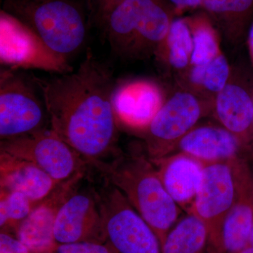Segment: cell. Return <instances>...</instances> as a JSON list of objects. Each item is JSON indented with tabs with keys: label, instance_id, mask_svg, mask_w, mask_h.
I'll use <instances>...</instances> for the list:
<instances>
[{
	"label": "cell",
	"instance_id": "obj_1",
	"mask_svg": "<svg viewBox=\"0 0 253 253\" xmlns=\"http://www.w3.org/2000/svg\"><path fill=\"white\" fill-rule=\"evenodd\" d=\"M33 77L45 104L50 129L88 165L120 152L113 106L117 84L109 67L88 52L76 71L48 79Z\"/></svg>",
	"mask_w": 253,
	"mask_h": 253
},
{
	"label": "cell",
	"instance_id": "obj_2",
	"mask_svg": "<svg viewBox=\"0 0 253 253\" xmlns=\"http://www.w3.org/2000/svg\"><path fill=\"white\" fill-rule=\"evenodd\" d=\"M89 166L123 193L162 244L177 220L181 209L166 191L146 151L141 152L137 147L126 153L120 151L109 159Z\"/></svg>",
	"mask_w": 253,
	"mask_h": 253
},
{
	"label": "cell",
	"instance_id": "obj_3",
	"mask_svg": "<svg viewBox=\"0 0 253 253\" xmlns=\"http://www.w3.org/2000/svg\"><path fill=\"white\" fill-rule=\"evenodd\" d=\"M176 14L168 0H121L105 21L106 40L121 59L155 57Z\"/></svg>",
	"mask_w": 253,
	"mask_h": 253
},
{
	"label": "cell",
	"instance_id": "obj_4",
	"mask_svg": "<svg viewBox=\"0 0 253 253\" xmlns=\"http://www.w3.org/2000/svg\"><path fill=\"white\" fill-rule=\"evenodd\" d=\"M212 101L181 86L166 99L152 121L139 131L150 159L174 153L179 141L212 112Z\"/></svg>",
	"mask_w": 253,
	"mask_h": 253
},
{
	"label": "cell",
	"instance_id": "obj_5",
	"mask_svg": "<svg viewBox=\"0 0 253 253\" xmlns=\"http://www.w3.org/2000/svg\"><path fill=\"white\" fill-rule=\"evenodd\" d=\"M6 69L0 76V138L27 135L49 125L42 95L33 76Z\"/></svg>",
	"mask_w": 253,
	"mask_h": 253
},
{
	"label": "cell",
	"instance_id": "obj_6",
	"mask_svg": "<svg viewBox=\"0 0 253 253\" xmlns=\"http://www.w3.org/2000/svg\"><path fill=\"white\" fill-rule=\"evenodd\" d=\"M99 191L106 243L116 253H162L152 228L109 181Z\"/></svg>",
	"mask_w": 253,
	"mask_h": 253
},
{
	"label": "cell",
	"instance_id": "obj_7",
	"mask_svg": "<svg viewBox=\"0 0 253 253\" xmlns=\"http://www.w3.org/2000/svg\"><path fill=\"white\" fill-rule=\"evenodd\" d=\"M28 26L55 54L66 60L84 45L86 27L79 9L66 0H44L24 9Z\"/></svg>",
	"mask_w": 253,
	"mask_h": 253
},
{
	"label": "cell",
	"instance_id": "obj_8",
	"mask_svg": "<svg viewBox=\"0 0 253 253\" xmlns=\"http://www.w3.org/2000/svg\"><path fill=\"white\" fill-rule=\"evenodd\" d=\"M0 151L34 163L57 182L85 172L88 163L50 128L0 141Z\"/></svg>",
	"mask_w": 253,
	"mask_h": 253
},
{
	"label": "cell",
	"instance_id": "obj_9",
	"mask_svg": "<svg viewBox=\"0 0 253 253\" xmlns=\"http://www.w3.org/2000/svg\"><path fill=\"white\" fill-rule=\"evenodd\" d=\"M0 61L11 69L73 71L68 60L49 49L29 26L4 13L0 20Z\"/></svg>",
	"mask_w": 253,
	"mask_h": 253
},
{
	"label": "cell",
	"instance_id": "obj_10",
	"mask_svg": "<svg viewBox=\"0 0 253 253\" xmlns=\"http://www.w3.org/2000/svg\"><path fill=\"white\" fill-rule=\"evenodd\" d=\"M236 160V159H235ZM234 160L205 165L201 187L189 214L199 218L207 227L210 243L221 250V229L236 198Z\"/></svg>",
	"mask_w": 253,
	"mask_h": 253
},
{
	"label": "cell",
	"instance_id": "obj_11",
	"mask_svg": "<svg viewBox=\"0 0 253 253\" xmlns=\"http://www.w3.org/2000/svg\"><path fill=\"white\" fill-rule=\"evenodd\" d=\"M54 236L59 245L106 243L104 219L96 191H80L78 188L65 201L56 216Z\"/></svg>",
	"mask_w": 253,
	"mask_h": 253
},
{
	"label": "cell",
	"instance_id": "obj_12",
	"mask_svg": "<svg viewBox=\"0 0 253 253\" xmlns=\"http://www.w3.org/2000/svg\"><path fill=\"white\" fill-rule=\"evenodd\" d=\"M85 172L60 183L52 194L33 208L14 234L31 253H56L59 244L54 236L56 216L63 203L78 188Z\"/></svg>",
	"mask_w": 253,
	"mask_h": 253
},
{
	"label": "cell",
	"instance_id": "obj_13",
	"mask_svg": "<svg viewBox=\"0 0 253 253\" xmlns=\"http://www.w3.org/2000/svg\"><path fill=\"white\" fill-rule=\"evenodd\" d=\"M247 154L234 160L236 198L223 224L221 252L239 253L249 246L253 226V167Z\"/></svg>",
	"mask_w": 253,
	"mask_h": 253
},
{
	"label": "cell",
	"instance_id": "obj_14",
	"mask_svg": "<svg viewBox=\"0 0 253 253\" xmlns=\"http://www.w3.org/2000/svg\"><path fill=\"white\" fill-rule=\"evenodd\" d=\"M166 99L161 86L149 80L117 84L113 106L118 124L139 132L152 121Z\"/></svg>",
	"mask_w": 253,
	"mask_h": 253
},
{
	"label": "cell",
	"instance_id": "obj_15",
	"mask_svg": "<svg viewBox=\"0 0 253 253\" xmlns=\"http://www.w3.org/2000/svg\"><path fill=\"white\" fill-rule=\"evenodd\" d=\"M252 87L238 70L232 68L229 81L213 99L212 113L221 126L251 146L253 126Z\"/></svg>",
	"mask_w": 253,
	"mask_h": 253
},
{
	"label": "cell",
	"instance_id": "obj_16",
	"mask_svg": "<svg viewBox=\"0 0 253 253\" xmlns=\"http://www.w3.org/2000/svg\"><path fill=\"white\" fill-rule=\"evenodd\" d=\"M249 149L250 146L222 126L204 125L186 134L174 153L189 155L207 165L233 161L247 154Z\"/></svg>",
	"mask_w": 253,
	"mask_h": 253
},
{
	"label": "cell",
	"instance_id": "obj_17",
	"mask_svg": "<svg viewBox=\"0 0 253 253\" xmlns=\"http://www.w3.org/2000/svg\"><path fill=\"white\" fill-rule=\"evenodd\" d=\"M151 161L169 196L179 207L189 211L202 183L204 163L179 152Z\"/></svg>",
	"mask_w": 253,
	"mask_h": 253
},
{
	"label": "cell",
	"instance_id": "obj_18",
	"mask_svg": "<svg viewBox=\"0 0 253 253\" xmlns=\"http://www.w3.org/2000/svg\"><path fill=\"white\" fill-rule=\"evenodd\" d=\"M59 184L34 163L0 151L1 191L22 193L38 205Z\"/></svg>",
	"mask_w": 253,
	"mask_h": 253
},
{
	"label": "cell",
	"instance_id": "obj_19",
	"mask_svg": "<svg viewBox=\"0 0 253 253\" xmlns=\"http://www.w3.org/2000/svg\"><path fill=\"white\" fill-rule=\"evenodd\" d=\"M228 45L237 46L253 21V0H203L201 6Z\"/></svg>",
	"mask_w": 253,
	"mask_h": 253
},
{
	"label": "cell",
	"instance_id": "obj_20",
	"mask_svg": "<svg viewBox=\"0 0 253 253\" xmlns=\"http://www.w3.org/2000/svg\"><path fill=\"white\" fill-rule=\"evenodd\" d=\"M232 68L221 53L212 61L199 66H191L181 75V86L213 101L230 78Z\"/></svg>",
	"mask_w": 253,
	"mask_h": 253
},
{
	"label": "cell",
	"instance_id": "obj_21",
	"mask_svg": "<svg viewBox=\"0 0 253 253\" xmlns=\"http://www.w3.org/2000/svg\"><path fill=\"white\" fill-rule=\"evenodd\" d=\"M193 50L192 34L186 18H174L155 57L181 76L191 66Z\"/></svg>",
	"mask_w": 253,
	"mask_h": 253
},
{
	"label": "cell",
	"instance_id": "obj_22",
	"mask_svg": "<svg viewBox=\"0 0 253 253\" xmlns=\"http://www.w3.org/2000/svg\"><path fill=\"white\" fill-rule=\"evenodd\" d=\"M210 242L204 222L193 214L183 218L169 230L161 244L162 253H204Z\"/></svg>",
	"mask_w": 253,
	"mask_h": 253
},
{
	"label": "cell",
	"instance_id": "obj_23",
	"mask_svg": "<svg viewBox=\"0 0 253 253\" xmlns=\"http://www.w3.org/2000/svg\"><path fill=\"white\" fill-rule=\"evenodd\" d=\"M186 20L194 44L191 66L205 64L223 53L220 34L204 11L186 18Z\"/></svg>",
	"mask_w": 253,
	"mask_h": 253
},
{
	"label": "cell",
	"instance_id": "obj_24",
	"mask_svg": "<svg viewBox=\"0 0 253 253\" xmlns=\"http://www.w3.org/2000/svg\"><path fill=\"white\" fill-rule=\"evenodd\" d=\"M0 226L1 231L11 233L31 214L36 207L26 195L16 191L0 192Z\"/></svg>",
	"mask_w": 253,
	"mask_h": 253
},
{
	"label": "cell",
	"instance_id": "obj_25",
	"mask_svg": "<svg viewBox=\"0 0 253 253\" xmlns=\"http://www.w3.org/2000/svg\"><path fill=\"white\" fill-rule=\"evenodd\" d=\"M56 253H116L107 243L81 242L61 244Z\"/></svg>",
	"mask_w": 253,
	"mask_h": 253
},
{
	"label": "cell",
	"instance_id": "obj_26",
	"mask_svg": "<svg viewBox=\"0 0 253 253\" xmlns=\"http://www.w3.org/2000/svg\"><path fill=\"white\" fill-rule=\"evenodd\" d=\"M0 253H31L21 241L10 233L1 231Z\"/></svg>",
	"mask_w": 253,
	"mask_h": 253
},
{
	"label": "cell",
	"instance_id": "obj_27",
	"mask_svg": "<svg viewBox=\"0 0 253 253\" xmlns=\"http://www.w3.org/2000/svg\"><path fill=\"white\" fill-rule=\"evenodd\" d=\"M175 9L176 14L184 12L186 10L201 7L203 0H168Z\"/></svg>",
	"mask_w": 253,
	"mask_h": 253
},
{
	"label": "cell",
	"instance_id": "obj_28",
	"mask_svg": "<svg viewBox=\"0 0 253 253\" xmlns=\"http://www.w3.org/2000/svg\"><path fill=\"white\" fill-rule=\"evenodd\" d=\"M99 1L100 8H101V11H102L103 18H104L105 22L111 10L121 0H99Z\"/></svg>",
	"mask_w": 253,
	"mask_h": 253
},
{
	"label": "cell",
	"instance_id": "obj_29",
	"mask_svg": "<svg viewBox=\"0 0 253 253\" xmlns=\"http://www.w3.org/2000/svg\"><path fill=\"white\" fill-rule=\"evenodd\" d=\"M246 42H247L250 59H251V63L253 66V21L252 24L250 26L249 31H248Z\"/></svg>",
	"mask_w": 253,
	"mask_h": 253
},
{
	"label": "cell",
	"instance_id": "obj_30",
	"mask_svg": "<svg viewBox=\"0 0 253 253\" xmlns=\"http://www.w3.org/2000/svg\"><path fill=\"white\" fill-rule=\"evenodd\" d=\"M239 253H253V248L250 247V246H248L246 249L243 250V251Z\"/></svg>",
	"mask_w": 253,
	"mask_h": 253
},
{
	"label": "cell",
	"instance_id": "obj_31",
	"mask_svg": "<svg viewBox=\"0 0 253 253\" xmlns=\"http://www.w3.org/2000/svg\"><path fill=\"white\" fill-rule=\"evenodd\" d=\"M250 247L253 249V226L252 231H251V237H250L249 246Z\"/></svg>",
	"mask_w": 253,
	"mask_h": 253
},
{
	"label": "cell",
	"instance_id": "obj_32",
	"mask_svg": "<svg viewBox=\"0 0 253 253\" xmlns=\"http://www.w3.org/2000/svg\"><path fill=\"white\" fill-rule=\"evenodd\" d=\"M250 142H251V144L253 142V126L252 128V130H251V137H250Z\"/></svg>",
	"mask_w": 253,
	"mask_h": 253
},
{
	"label": "cell",
	"instance_id": "obj_33",
	"mask_svg": "<svg viewBox=\"0 0 253 253\" xmlns=\"http://www.w3.org/2000/svg\"><path fill=\"white\" fill-rule=\"evenodd\" d=\"M250 155H251L252 159H253V142L250 146Z\"/></svg>",
	"mask_w": 253,
	"mask_h": 253
},
{
	"label": "cell",
	"instance_id": "obj_34",
	"mask_svg": "<svg viewBox=\"0 0 253 253\" xmlns=\"http://www.w3.org/2000/svg\"></svg>",
	"mask_w": 253,
	"mask_h": 253
}]
</instances>
